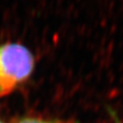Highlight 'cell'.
<instances>
[{
  "label": "cell",
  "mask_w": 123,
  "mask_h": 123,
  "mask_svg": "<svg viewBox=\"0 0 123 123\" xmlns=\"http://www.w3.org/2000/svg\"><path fill=\"white\" fill-rule=\"evenodd\" d=\"M35 66L31 51L19 43L0 45V97L6 96L29 78Z\"/></svg>",
  "instance_id": "obj_1"
},
{
  "label": "cell",
  "mask_w": 123,
  "mask_h": 123,
  "mask_svg": "<svg viewBox=\"0 0 123 123\" xmlns=\"http://www.w3.org/2000/svg\"><path fill=\"white\" fill-rule=\"evenodd\" d=\"M16 123H56L53 120L45 119L42 118H35V117H25L18 119Z\"/></svg>",
  "instance_id": "obj_2"
},
{
  "label": "cell",
  "mask_w": 123,
  "mask_h": 123,
  "mask_svg": "<svg viewBox=\"0 0 123 123\" xmlns=\"http://www.w3.org/2000/svg\"><path fill=\"white\" fill-rule=\"evenodd\" d=\"M115 123H122V122H121L120 120H118V119H116V122H115Z\"/></svg>",
  "instance_id": "obj_3"
},
{
  "label": "cell",
  "mask_w": 123,
  "mask_h": 123,
  "mask_svg": "<svg viewBox=\"0 0 123 123\" xmlns=\"http://www.w3.org/2000/svg\"><path fill=\"white\" fill-rule=\"evenodd\" d=\"M0 123H3V122H2V121H1V120H0Z\"/></svg>",
  "instance_id": "obj_4"
}]
</instances>
